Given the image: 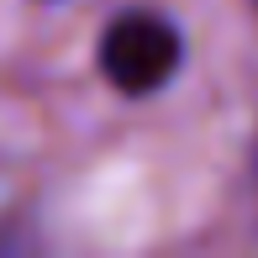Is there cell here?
I'll list each match as a JSON object with an SVG mask.
<instances>
[{"label": "cell", "mask_w": 258, "mask_h": 258, "mask_svg": "<svg viewBox=\"0 0 258 258\" xmlns=\"http://www.w3.org/2000/svg\"><path fill=\"white\" fill-rule=\"evenodd\" d=\"M179 58H184V42L174 32V21H163L158 11H126L100 37V74L121 95L163 90L174 79V69H179Z\"/></svg>", "instance_id": "6da1fadb"}]
</instances>
